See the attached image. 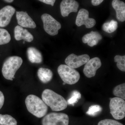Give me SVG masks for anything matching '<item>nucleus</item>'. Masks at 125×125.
<instances>
[{
	"label": "nucleus",
	"mask_w": 125,
	"mask_h": 125,
	"mask_svg": "<svg viewBox=\"0 0 125 125\" xmlns=\"http://www.w3.org/2000/svg\"><path fill=\"white\" fill-rule=\"evenodd\" d=\"M42 98L46 105L54 111H60L67 106V101L62 96L51 90L46 89L42 92Z\"/></svg>",
	"instance_id": "obj_1"
},
{
	"label": "nucleus",
	"mask_w": 125,
	"mask_h": 125,
	"mask_svg": "<svg viewBox=\"0 0 125 125\" xmlns=\"http://www.w3.org/2000/svg\"><path fill=\"white\" fill-rule=\"evenodd\" d=\"M25 103L28 111L36 117L42 118L47 112L48 106L42 100L36 95H28L25 99Z\"/></svg>",
	"instance_id": "obj_2"
},
{
	"label": "nucleus",
	"mask_w": 125,
	"mask_h": 125,
	"mask_svg": "<svg viewBox=\"0 0 125 125\" xmlns=\"http://www.w3.org/2000/svg\"><path fill=\"white\" fill-rule=\"evenodd\" d=\"M22 63V58L18 56H13L7 58L4 62L2 69V75L5 79L13 80L16 71Z\"/></svg>",
	"instance_id": "obj_3"
},
{
	"label": "nucleus",
	"mask_w": 125,
	"mask_h": 125,
	"mask_svg": "<svg viewBox=\"0 0 125 125\" xmlns=\"http://www.w3.org/2000/svg\"><path fill=\"white\" fill-rule=\"evenodd\" d=\"M57 71L62 81L67 84H75L80 79L79 72L67 65H61L58 66Z\"/></svg>",
	"instance_id": "obj_4"
},
{
	"label": "nucleus",
	"mask_w": 125,
	"mask_h": 125,
	"mask_svg": "<svg viewBox=\"0 0 125 125\" xmlns=\"http://www.w3.org/2000/svg\"><path fill=\"white\" fill-rule=\"evenodd\" d=\"M110 113L116 120H122L125 116V101L120 98L111 99L109 103Z\"/></svg>",
	"instance_id": "obj_5"
},
{
	"label": "nucleus",
	"mask_w": 125,
	"mask_h": 125,
	"mask_svg": "<svg viewBox=\"0 0 125 125\" xmlns=\"http://www.w3.org/2000/svg\"><path fill=\"white\" fill-rule=\"evenodd\" d=\"M69 118L67 114L51 113L47 114L42 121V125H69Z\"/></svg>",
	"instance_id": "obj_6"
},
{
	"label": "nucleus",
	"mask_w": 125,
	"mask_h": 125,
	"mask_svg": "<svg viewBox=\"0 0 125 125\" xmlns=\"http://www.w3.org/2000/svg\"><path fill=\"white\" fill-rule=\"evenodd\" d=\"M42 19L43 23V28L47 33L52 36L58 34V30L61 28L60 23L48 14L42 15Z\"/></svg>",
	"instance_id": "obj_7"
},
{
	"label": "nucleus",
	"mask_w": 125,
	"mask_h": 125,
	"mask_svg": "<svg viewBox=\"0 0 125 125\" xmlns=\"http://www.w3.org/2000/svg\"><path fill=\"white\" fill-rule=\"evenodd\" d=\"M88 10L82 9L78 12L76 20V24L78 27L85 25L87 28H91L96 24V21L93 18H89Z\"/></svg>",
	"instance_id": "obj_8"
},
{
	"label": "nucleus",
	"mask_w": 125,
	"mask_h": 125,
	"mask_svg": "<svg viewBox=\"0 0 125 125\" xmlns=\"http://www.w3.org/2000/svg\"><path fill=\"white\" fill-rule=\"evenodd\" d=\"M90 58L89 56L87 54L77 56L72 54L66 57L65 62L67 65L73 69H76L86 64Z\"/></svg>",
	"instance_id": "obj_9"
},
{
	"label": "nucleus",
	"mask_w": 125,
	"mask_h": 125,
	"mask_svg": "<svg viewBox=\"0 0 125 125\" xmlns=\"http://www.w3.org/2000/svg\"><path fill=\"white\" fill-rule=\"evenodd\" d=\"M101 66L102 62L100 58L97 57L92 58L85 64L83 72L87 78H92L95 76L96 71Z\"/></svg>",
	"instance_id": "obj_10"
},
{
	"label": "nucleus",
	"mask_w": 125,
	"mask_h": 125,
	"mask_svg": "<svg viewBox=\"0 0 125 125\" xmlns=\"http://www.w3.org/2000/svg\"><path fill=\"white\" fill-rule=\"evenodd\" d=\"M79 6V3L75 0H62L60 4L62 15L66 17L72 12H77Z\"/></svg>",
	"instance_id": "obj_11"
},
{
	"label": "nucleus",
	"mask_w": 125,
	"mask_h": 125,
	"mask_svg": "<svg viewBox=\"0 0 125 125\" xmlns=\"http://www.w3.org/2000/svg\"><path fill=\"white\" fill-rule=\"evenodd\" d=\"M15 10L14 7L10 5L6 6L0 10V27H5L9 24Z\"/></svg>",
	"instance_id": "obj_12"
},
{
	"label": "nucleus",
	"mask_w": 125,
	"mask_h": 125,
	"mask_svg": "<svg viewBox=\"0 0 125 125\" xmlns=\"http://www.w3.org/2000/svg\"><path fill=\"white\" fill-rule=\"evenodd\" d=\"M16 17L18 24L21 27L32 29L36 28V23L27 12L17 11Z\"/></svg>",
	"instance_id": "obj_13"
},
{
	"label": "nucleus",
	"mask_w": 125,
	"mask_h": 125,
	"mask_svg": "<svg viewBox=\"0 0 125 125\" xmlns=\"http://www.w3.org/2000/svg\"><path fill=\"white\" fill-rule=\"evenodd\" d=\"M14 37L17 41L24 40L31 42L33 40V37L27 29H24L22 27L17 25L15 28Z\"/></svg>",
	"instance_id": "obj_14"
},
{
	"label": "nucleus",
	"mask_w": 125,
	"mask_h": 125,
	"mask_svg": "<svg viewBox=\"0 0 125 125\" xmlns=\"http://www.w3.org/2000/svg\"><path fill=\"white\" fill-rule=\"evenodd\" d=\"M102 38V37L98 32L92 31L83 36L82 40L84 43H87L89 46L93 47L97 45Z\"/></svg>",
	"instance_id": "obj_15"
},
{
	"label": "nucleus",
	"mask_w": 125,
	"mask_h": 125,
	"mask_svg": "<svg viewBox=\"0 0 125 125\" xmlns=\"http://www.w3.org/2000/svg\"><path fill=\"white\" fill-rule=\"evenodd\" d=\"M112 7L116 13L117 19L120 22L125 21V4L120 0H113L112 2Z\"/></svg>",
	"instance_id": "obj_16"
},
{
	"label": "nucleus",
	"mask_w": 125,
	"mask_h": 125,
	"mask_svg": "<svg viewBox=\"0 0 125 125\" xmlns=\"http://www.w3.org/2000/svg\"><path fill=\"white\" fill-rule=\"evenodd\" d=\"M27 54L30 62L32 63H40L42 61V55L37 49L30 47L27 50Z\"/></svg>",
	"instance_id": "obj_17"
},
{
	"label": "nucleus",
	"mask_w": 125,
	"mask_h": 125,
	"mask_svg": "<svg viewBox=\"0 0 125 125\" xmlns=\"http://www.w3.org/2000/svg\"><path fill=\"white\" fill-rule=\"evenodd\" d=\"M37 74L39 79L43 83H47L50 82L53 75V73L51 70L42 67L39 69Z\"/></svg>",
	"instance_id": "obj_18"
},
{
	"label": "nucleus",
	"mask_w": 125,
	"mask_h": 125,
	"mask_svg": "<svg viewBox=\"0 0 125 125\" xmlns=\"http://www.w3.org/2000/svg\"><path fill=\"white\" fill-rule=\"evenodd\" d=\"M118 23L116 21L112 20L103 24V30L108 33H111L116 31L118 28Z\"/></svg>",
	"instance_id": "obj_19"
},
{
	"label": "nucleus",
	"mask_w": 125,
	"mask_h": 125,
	"mask_svg": "<svg viewBox=\"0 0 125 125\" xmlns=\"http://www.w3.org/2000/svg\"><path fill=\"white\" fill-rule=\"evenodd\" d=\"M0 125H17V122L10 115L0 114Z\"/></svg>",
	"instance_id": "obj_20"
},
{
	"label": "nucleus",
	"mask_w": 125,
	"mask_h": 125,
	"mask_svg": "<svg viewBox=\"0 0 125 125\" xmlns=\"http://www.w3.org/2000/svg\"><path fill=\"white\" fill-rule=\"evenodd\" d=\"M113 94L114 96L125 100V83H123L115 87L113 90Z\"/></svg>",
	"instance_id": "obj_21"
},
{
	"label": "nucleus",
	"mask_w": 125,
	"mask_h": 125,
	"mask_svg": "<svg viewBox=\"0 0 125 125\" xmlns=\"http://www.w3.org/2000/svg\"><path fill=\"white\" fill-rule=\"evenodd\" d=\"M11 40L10 34L6 30L0 28V45H5Z\"/></svg>",
	"instance_id": "obj_22"
},
{
	"label": "nucleus",
	"mask_w": 125,
	"mask_h": 125,
	"mask_svg": "<svg viewBox=\"0 0 125 125\" xmlns=\"http://www.w3.org/2000/svg\"><path fill=\"white\" fill-rule=\"evenodd\" d=\"M114 62H117V66L120 70L125 71V56L117 55L114 57Z\"/></svg>",
	"instance_id": "obj_23"
},
{
	"label": "nucleus",
	"mask_w": 125,
	"mask_h": 125,
	"mask_svg": "<svg viewBox=\"0 0 125 125\" xmlns=\"http://www.w3.org/2000/svg\"><path fill=\"white\" fill-rule=\"evenodd\" d=\"M81 98L80 93L76 90H74L72 93L70 98L67 101V104L74 106Z\"/></svg>",
	"instance_id": "obj_24"
},
{
	"label": "nucleus",
	"mask_w": 125,
	"mask_h": 125,
	"mask_svg": "<svg viewBox=\"0 0 125 125\" xmlns=\"http://www.w3.org/2000/svg\"><path fill=\"white\" fill-rule=\"evenodd\" d=\"M102 110V108L100 105H92L90 107L86 113L89 115L94 116L101 112Z\"/></svg>",
	"instance_id": "obj_25"
},
{
	"label": "nucleus",
	"mask_w": 125,
	"mask_h": 125,
	"mask_svg": "<svg viewBox=\"0 0 125 125\" xmlns=\"http://www.w3.org/2000/svg\"><path fill=\"white\" fill-rule=\"evenodd\" d=\"M98 125H123L117 121L112 119H106L99 122Z\"/></svg>",
	"instance_id": "obj_26"
},
{
	"label": "nucleus",
	"mask_w": 125,
	"mask_h": 125,
	"mask_svg": "<svg viewBox=\"0 0 125 125\" xmlns=\"http://www.w3.org/2000/svg\"><path fill=\"white\" fill-rule=\"evenodd\" d=\"M5 98L3 93L1 91H0V109L4 105V102Z\"/></svg>",
	"instance_id": "obj_27"
},
{
	"label": "nucleus",
	"mask_w": 125,
	"mask_h": 125,
	"mask_svg": "<svg viewBox=\"0 0 125 125\" xmlns=\"http://www.w3.org/2000/svg\"><path fill=\"white\" fill-rule=\"evenodd\" d=\"M38 0L47 4L51 5L52 6H54L56 0Z\"/></svg>",
	"instance_id": "obj_28"
},
{
	"label": "nucleus",
	"mask_w": 125,
	"mask_h": 125,
	"mask_svg": "<svg viewBox=\"0 0 125 125\" xmlns=\"http://www.w3.org/2000/svg\"><path fill=\"white\" fill-rule=\"evenodd\" d=\"M104 0H92V5L94 6H97L100 5Z\"/></svg>",
	"instance_id": "obj_29"
},
{
	"label": "nucleus",
	"mask_w": 125,
	"mask_h": 125,
	"mask_svg": "<svg viewBox=\"0 0 125 125\" xmlns=\"http://www.w3.org/2000/svg\"><path fill=\"white\" fill-rule=\"evenodd\" d=\"M5 2H8V3H11L14 0H4Z\"/></svg>",
	"instance_id": "obj_30"
},
{
	"label": "nucleus",
	"mask_w": 125,
	"mask_h": 125,
	"mask_svg": "<svg viewBox=\"0 0 125 125\" xmlns=\"http://www.w3.org/2000/svg\"><path fill=\"white\" fill-rule=\"evenodd\" d=\"M63 84V85H65V84H66V83H63V84Z\"/></svg>",
	"instance_id": "obj_31"
},
{
	"label": "nucleus",
	"mask_w": 125,
	"mask_h": 125,
	"mask_svg": "<svg viewBox=\"0 0 125 125\" xmlns=\"http://www.w3.org/2000/svg\"><path fill=\"white\" fill-rule=\"evenodd\" d=\"M23 43H25V41H24L23 42Z\"/></svg>",
	"instance_id": "obj_32"
}]
</instances>
